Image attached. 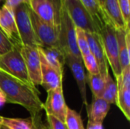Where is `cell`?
<instances>
[{
    "mask_svg": "<svg viewBox=\"0 0 130 129\" xmlns=\"http://www.w3.org/2000/svg\"><path fill=\"white\" fill-rule=\"evenodd\" d=\"M0 90L6 102L23 106L31 117L38 116L43 110V103L36 87L27 84L0 68Z\"/></svg>",
    "mask_w": 130,
    "mask_h": 129,
    "instance_id": "obj_1",
    "label": "cell"
},
{
    "mask_svg": "<svg viewBox=\"0 0 130 129\" xmlns=\"http://www.w3.org/2000/svg\"><path fill=\"white\" fill-rule=\"evenodd\" d=\"M104 49L108 64L112 68L116 79L121 73V67L119 59V48L117 36V29L110 22H105L99 30Z\"/></svg>",
    "mask_w": 130,
    "mask_h": 129,
    "instance_id": "obj_2",
    "label": "cell"
},
{
    "mask_svg": "<svg viewBox=\"0 0 130 129\" xmlns=\"http://www.w3.org/2000/svg\"><path fill=\"white\" fill-rule=\"evenodd\" d=\"M59 47L66 56H72L82 59L77 46L75 26L72 21L64 5L59 26Z\"/></svg>",
    "mask_w": 130,
    "mask_h": 129,
    "instance_id": "obj_3",
    "label": "cell"
},
{
    "mask_svg": "<svg viewBox=\"0 0 130 129\" xmlns=\"http://www.w3.org/2000/svg\"><path fill=\"white\" fill-rule=\"evenodd\" d=\"M28 12L40 47H59V27L43 21L30 8L29 5Z\"/></svg>",
    "mask_w": 130,
    "mask_h": 129,
    "instance_id": "obj_4",
    "label": "cell"
},
{
    "mask_svg": "<svg viewBox=\"0 0 130 129\" xmlns=\"http://www.w3.org/2000/svg\"><path fill=\"white\" fill-rule=\"evenodd\" d=\"M28 5L43 21L59 27L63 0H30Z\"/></svg>",
    "mask_w": 130,
    "mask_h": 129,
    "instance_id": "obj_5",
    "label": "cell"
},
{
    "mask_svg": "<svg viewBox=\"0 0 130 129\" xmlns=\"http://www.w3.org/2000/svg\"><path fill=\"white\" fill-rule=\"evenodd\" d=\"M63 5L76 27L85 32L99 33V27L93 17L79 0H63Z\"/></svg>",
    "mask_w": 130,
    "mask_h": 129,
    "instance_id": "obj_6",
    "label": "cell"
},
{
    "mask_svg": "<svg viewBox=\"0 0 130 129\" xmlns=\"http://www.w3.org/2000/svg\"><path fill=\"white\" fill-rule=\"evenodd\" d=\"M20 48L21 47L14 46L8 52L0 56V68L21 81L27 84L33 85L28 77L26 65L21 53Z\"/></svg>",
    "mask_w": 130,
    "mask_h": 129,
    "instance_id": "obj_7",
    "label": "cell"
},
{
    "mask_svg": "<svg viewBox=\"0 0 130 129\" xmlns=\"http://www.w3.org/2000/svg\"><path fill=\"white\" fill-rule=\"evenodd\" d=\"M13 11L21 45L35 47L40 46L38 40L33 30L28 12V5H20Z\"/></svg>",
    "mask_w": 130,
    "mask_h": 129,
    "instance_id": "obj_8",
    "label": "cell"
},
{
    "mask_svg": "<svg viewBox=\"0 0 130 129\" xmlns=\"http://www.w3.org/2000/svg\"><path fill=\"white\" fill-rule=\"evenodd\" d=\"M20 51L23 56L31 84L34 87L41 85V62L38 48L22 46L20 48Z\"/></svg>",
    "mask_w": 130,
    "mask_h": 129,
    "instance_id": "obj_9",
    "label": "cell"
},
{
    "mask_svg": "<svg viewBox=\"0 0 130 129\" xmlns=\"http://www.w3.org/2000/svg\"><path fill=\"white\" fill-rule=\"evenodd\" d=\"M67 109L62 87L47 91V97L43 103V110L46 115L53 116L65 122Z\"/></svg>",
    "mask_w": 130,
    "mask_h": 129,
    "instance_id": "obj_10",
    "label": "cell"
},
{
    "mask_svg": "<svg viewBox=\"0 0 130 129\" xmlns=\"http://www.w3.org/2000/svg\"><path fill=\"white\" fill-rule=\"evenodd\" d=\"M90 52L97 61L100 75L105 80L110 74L108 69V62L104 49L101 37L98 33L85 32Z\"/></svg>",
    "mask_w": 130,
    "mask_h": 129,
    "instance_id": "obj_11",
    "label": "cell"
},
{
    "mask_svg": "<svg viewBox=\"0 0 130 129\" xmlns=\"http://www.w3.org/2000/svg\"><path fill=\"white\" fill-rule=\"evenodd\" d=\"M0 29L16 47H21L14 11L5 5L0 9Z\"/></svg>",
    "mask_w": 130,
    "mask_h": 129,
    "instance_id": "obj_12",
    "label": "cell"
},
{
    "mask_svg": "<svg viewBox=\"0 0 130 129\" xmlns=\"http://www.w3.org/2000/svg\"><path fill=\"white\" fill-rule=\"evenodd\" d=\"M38 48V47H37ZM41 62V86L47 91L62 87V77L46 60L44 56L38 48Z\"/></svg>",
    "mask_w": 130,
    "mask_h": 129,
    "instance_id": "obj_13",
    "label": "cell"
},
{
    "mask_svg": "<svg viewBox=\"0 0 130 129\" xmlns=\"http://www.w3.org/2000/svg\"><path fill=\"white\" fill-rule=\"evenodd\" d=\"M66 63L70 68L72 73L77 82L82 101L83 104L88 107V100H87V90H86V82H87V76L85 72L84 65L82 59L76 58L72 56H66Z\"/></svg>",
    "mask_w": 130,
    "mask_h": 129,
    "instance_id": "obj_14",
    "label": "cell"
},
{
    "mask_svg": "<svg viewBox=\"0 0 130 129\" xmlns=\"http://www.w3.org/2000/svg\"><path fill=\"white\" fill-rule=\"evenodd\" d=\"M110 108V104L101 97H93L91 105H88L87 114L88 122L103 123Z\"/></svg>",
    "mask_w": 130,
    "mask_h": 129,
    "instance_id": "obj_15",
    "label": "cell"
},
{
    "mask_svg": "<svg viewBox=\"0 0 130 129\" xmlns=\"http://www.w3.org/2000/svg\"><path fill=\"white\" fill-rule=\"evenodd\" d=\"M102 9L109 21L117 29H129L123 17L117 0H104Z\"/></svg>",
    "mask_w": 130,
    "mask_h": 129,
    "instance_id": "obj_16",
    "label": "cell"
},
{
    "mask_svg": "<svg viewBox=\"0 0 130 129\" xmlns=\"http://www.w3.org/2000/svg\"><path fill=\"white\" fill-rule=\"evenodd\" d=\"M117 36L119 48V59L121 69L130 65V33L129 29H117Z\"/></svg>",
    "mask_w": 130,
    "mask_h": 129,
    "instance_id": "obj_17",
    "label": "cell"
},
{
    "mask_svg": "<svg viewBox=\"0 0 130 129\" xmlns=\"http://www.w3.org/2000/svg\"><path fill=\"white\" fill-rule=\"evenodd\" d=\"M40 119V116L27 119L3 117L2 126L7 129H40L43 125Z\"/></svg>",
    "mask_w": 130,
    "mask_h": 129,
    "instance_id": "obj_18",
    "label": "cell"
},
{
    "mask_svg": "<svg viewBox=\"0 0 130 129\" xmlns=\"http://www.w3.org/2000/svg\"><path fill=\"white\" fill-rule=\"evenodd\" d=\"M47 62L52 65L59 74L63 75L66 56L59 47H40L38 46Z\"/></svg>",
    "mask_w": 130,
    "mask_h": 129,
    "instance_id": "obj_19",
    "label": "cell"
},
{
    "mask_svg": "<svg viewBox=\"0 0 130 129\" xmlns=\"http://www.w3.org/2000/svg\"><path fill=\"white\" fill-rule=\"evenodd\" d=\"M93 17L96 24L100 28L105 22H110L104 14L98 0H79Z\"/></svg>",
    "mask_w": 130,
    "mask_h": 129,
    "instance_id": "obj_20",
    "label": "cell"
},
{
    "mask_svg": "<svg viewBox=\"0 0 130 129\" xmlns=\"http://www.w3.org/2000/svg\"><path fill=\"white\" fill-rule=\"evenodd\" d=\"M116 104L128 121H130V89L117 88Z\"/></svg>",
    "mask_w": 130,
    "mask_h": 129,
    "instance_id": "obj_21",
    "label": "cell"
},
{
    "mask_svg": "<svg viewBox=\"0 0 130 129\" xmlns=\"http://www.w3.org/2000/svg\"><path fill=\"white\" fill-rule=\"evenodd\" d=\"M104 87L101 95V98L106 100L110 104L116 103L117 95V86L115 81L112 78L110 74L105 78Z\"/></svg>",
    "mask_w": 130,
    "mask_h": 129,
    "instance_id": "obj_22",
    "label": "cell"
},
{
    "mask_svg": "<svg viewBox=\"0 0 130 129\" xmlns=\"http://www.w3.org/2000/svg\"><path fill=\"white\" fill-rule=\"evenodd\" d=\"M87 79L90 84L91 90L92 91L93 97H101L104 90L105 81L100 74L91 75L88 73Z\"/></svg>",
    "mask_w": 130,
    "mask_h": 129,
    "instance_id": "obj_23",
    "label": "cell"
},
{
    "mask_svg": "<svg viewBox=\"0 0 130 129\" xmlns=\"http://www.w3.org/2000/svg\"><path fill=\"white\" fill-rule=\"evenodd\" d=\"M65 123L67 129H85L80 114L69 107L67 109Z\"/></svg>",
    "mask_w": 130,
    "mask_h": 129,
    "instance_id": "obj_24",
    "label": "cell"
},
{
    "mask_svg": "<svg viewBox=\"0 0 130 129\" xmlns=\"http://www.w3.org/2000/svg\"><path fill=\"white\" fill-rule=\"evenodd\" d=\"M75 31H76L77 46H78L79 52L81 54V56L82 58H83L91 53L86 33H85V31L76 27H75Z\"/></svg>",
    "mask_w": 130,
    "mask_h": 129,
    "instance_id": "obj_25",
    "label": "cell"
},
{
    "mask_svg": "<svg viewBox=\"0 0 130 129\" xmlns=\"http://www.w3.org/2000/svg\"><path fill=\"white\" fill-rule=\"evenodd\" d=\"M117 88L130 89V65L121 71L120 76L117 78Z\"/></svg>",
    "mask_w": 130,
    "mask_h": 129,
    "instance_id": "obj_26",
    "label": "cell"
},
{
    "mask_svg": "<svg viewBox=\"0 0 130 129\" xmlns=\"http://www.w3.org/2000/svg\"><path fill=\"white\" fill-rule=\"evenodd\" d=\"M82 61H83V64L85 65V68H87L88 71V74H91V75L100 74L97 61L91 53L83 57Z\"/></svg>",
    "mask_w": 130,
    "mask_h": 129,
    "instance_id": "obj_27",
    "label": "cell"
},
{
    "mask_svg": "<svg viewBox=\"0 0 130 129\" xmlns=\"http://www.w3.org/2000/svg\"><path fill=\"white\" fill-rule=\"evenodd\" d=\"M14 47V44L8 40V38L0 29V56L8 52Z\"/></svg>",
    "mask_w": 130,
    "mask_h": 129,
    "instance_id": "obj_28",
    "label": "cell"
},
{
    "mask_svg": "<svg viewBox=\"0 0 130 129\" xmlns=\"http://www.w3.org/2000/svg\"><path fill=\"white\" fill-rule=\"evenodd\" d=\"M123 17L127 27H129L130 2L129 0H117Z\"/></svg>",
    "mask_w": 130,
    "mask_h": 129,
    "instance_id": "obj_29",
    "label": "cell"
},
{
    "mask_svg": "<svg viewBox=\"0 0 130 129\" xmlns=\"http://www.w3.org/2000/svg\"><path fill=\"white\" fill-rule=\"evenodd\" d=\"M46 119L48 123V129H67L65 122H62L53 116L46 115Z\"/></svg>",
    "mask_w": 130,
    "mask_h": 129,
    "instance_id": "obj_30",
    "label": "cell"
},
{
    "mask_svg": "<svg viewBox=\"0 0 130 129\" xmlns=\"http://www.w3.org/2000/svg\"><path fill=\"white\" fill-rule=\"evenodd\" d=\"M29 2H30V0H5V5L14 10L18 5H22V4L29 5Z\"/></svg>",
    "mask_w": 130,
    "mask_h": 129,
    "instance_id": "obj_31",
    "label": "cell"
},
{
    "mask_svg": "<svg viewBox=\"0 0 130 129\" xmlns=\"http://www.w3.org/2000/svg\"><path fill=\"white\" fill-rule=\"evenodd\" d=\"M87 129H104V128H103V123L88 122Z\"/></svg>",
    "mask_w": 130,
    "mask_h": 129,
    "instance_id": "obj_32",
    "label": "cell"
},
{
    "mask_svg": "<svg viewBox=\"0 0 130 129\" xmlns=\"http://www.w3.org/2000/svg\"><path fill=\"white\" fill-rule=\"evenodd\" d=\"M6 103V99L4 95V94L0 90V108L2 106H3L5 105V103Z\"/></svg>",
    "mask_w": 130,
    "mask_h": 129,
    "instance_id": "obj_33",
    "label": "cell"
},
{
    "mask_svg": "<svg viewBox=\"0 0 130 129\" xmlns=\"http://www.w3.org/2000/svg\"><path fill=\"white\" fill-rule=\"evenodd\" d=\"M2 119H3V117L0 116V128H1L2 126Z\"/></svg>",
    "mask_w": 130,
    "mask_h": 129,
    "instance_id": "obj_34",
    "label": "cell"
},
{
    "mask_svg": "<svg viewBox=\"0 0 130 129\" xmlns=\"http://www.w3.org/2000/svg\"><path fill=\"white\" fill-rule=\"evenodd\" d=\"M98 1H99V2H100V5H101V8H102V6H103V4H104V0H98Z\"/></svg>",
    "mask_w": 130,
    "mask_h": 129,
    "instance_id": "obj_35",
    "label": "cell"
},
{
    "mask_svg": "<svg viewBox=\"0 0 130 129\" xmlns=\"http://www.w3.org/2000/svg\"><path fill=\"white\" fill-rule=\"evenodd\" d=\"M0 129H7V128H5V127H3V126H2V128H1Z\"/></svg>",
    "mask_w": 130,
    "mask_h": 129,
    "instance_id": "obj_36",
    "label": "cell"
},
{
    "mask_svg": "<svg viewBox=\"0 0 130 129\" xmlns=\"http://www.w3.org/2000/svg\"><path fill=\"white\" fill-rule=\"evenodd\" d=\"M1 1H2V0H0V2H1Z\"/></svg>",
    "mask_w": 130,
    "mask_h": 129,
    "instance_id": "obj_37",
    "label": "cell"
}]
</instances>
